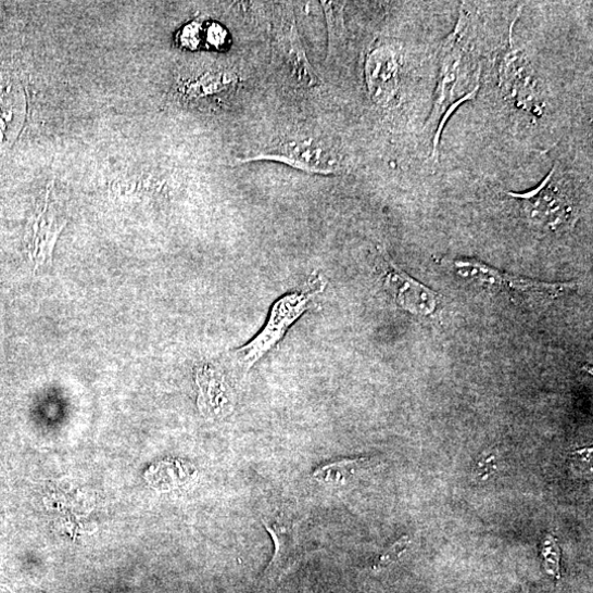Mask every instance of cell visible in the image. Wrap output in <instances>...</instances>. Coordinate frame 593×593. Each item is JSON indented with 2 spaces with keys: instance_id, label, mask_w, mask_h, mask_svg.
I'll return each instance as SVG.
<instances>
[{
  "instance_id": "5bb4252c",
  "label": "cell",
  "mask_w": 593,
  "mask_h": 593,
  "mask_svg": "<svg viewBox=\"0 0 593 593\" xmlns=\"http://www.w3.org/2000/svg\"><path fill=\"white\" fill-rule=\"evenodd\" d=\"M366 458L343 459L318 467L314 477L326 483H343L364 467Z\"/></svg>"
},
{
  "instance_id": "8992f818",
  "label": "cell",
  "mask_w": 593,
  "mask_h": 593,
  "mask_svg": "<svg viewBox=\"0 0 593 593\" xmlns=\"http://www.w3.org/2000/svg\"><path fill=\"white\" fill-rule=\"evenodd\" d=\"M379 269L395 305L417 316H430L437 311L439 294L405 273L386 254Z\"/></svg>"
},
{
  "instance_id": "9a60e30c",
  "label": "cell",
  "mask_w": 593,
  "mask_h": 593,
  "mask_svg": "<svg viewBox=\"0 0 593 593\" xmlns=\"http://www.w3.org/2000/svg\"><path fill=\"white\" fill-rule=\"evenodd\" d=\"M329 29V58L336 54L344 39L343 4L324 2Z\"/></svg>"
},
{
  "instance_id": "52a82bcc",
  "label": "cell",
  "mask_w": 593,
  "mask_h": 593,
  "mask_svg": "<svg viewBox=\"0 0 593 593\" xmlns=\"http://www.w3.org/2000/svg\"><path fill=\"white\" fill-rule=\"evenodd\" d=\"M400 70L399 54L391 47H378L368 55L366 81L375 103L386 105L394 97L399 88Z\"/></svg>"
},
{
  "instance_id": "30bf717a",
  "label": "cell",
  "mask_w": 593,
  "mask_h": 593,
  "mask_svg": "<svg viewBox=\"0 0 593 593\" xmlns=\"http://www.w3.org/2000/svg\"><path fill=\"white\" fill-rule=\"evenodd\" d=\"M66 225L58 203L52 198V185L48 186L42 207L38 210L30 227V248L38 262L50 261L58 238Z\"/></svg>"
},
{
  "instance_id": "ba28073f",
  "label": "cell",
  "mask_w": 593,
  "mask_h": 593,
  "mask_svg": "<svg viewBox=\"0 0 593 593\" xmlns=\"http://www.w3.org/2000/svg\"><path fill=\"white\" fill-rule=\"evenodd\" d=\"M237 84V75L228 70L203 67L180 75L176 91L181 101L192 103L218 96Z\"/></svg>"
},
{
  "instance_id": "6da1fadb",
  "label": "cell",
  "mask_w": 593,
  "mask_h": 593,
  "mask_svg": "<svg viewBox=\"0 0 593 593\" xmlns=\"http://www.w3.org/2000/svg\"><path fill=\"white\" fill-rule=\"evenodd\" d=\"M472 38L471 20L460 10L455 29L441 47L434 105L426 124L436 161L449 119L464 103L474 101L480 89L481 66Z\"/></svg>"
},
{
  "instance_id": "4fadbf2b",
  "label": "cell",
  "mask_w": 593,
  "mask_h": 593,
  "mask_svg": "<svg viewBox=\"0 0 593 593\" xmlns=\"http://www.w3.org/2000/svg\"><path fill=\"white\" fill-rule=\"evenodd\" d=\"M200 386V407L209 416L226 415L231 409L229 387L216 369L207 367L197 376Z\"/></svg>"
},
{
  "instance_id": "2e32d148",
  "label": "cell",
  "mask_w": 593,
  "mask_h": 593,
  "mask_svg": "<svg viewBox=\"0 0 593 593\" xmlns=\"http://www.w3.org/2000/svg\"><path fill=\"white\" fill-rule=\"evenodd\" d=\"M411 544L408 537H404L398 542L393 543L388 550L379 555L373 564V570L379 571L392 563L398 562L401 556L407 551Z\"/></svg>"
},
{
  "instance_id": "7c38bea8",
  "label": "cell",
  "mask_w": 593,
  "mask_h": 593,
  "mask_svg": "<svg viewBox=\"0 0 593 593\" xmlns=\"http://www.w3.org/2000/svg\"><path fill=\"white\" fill-rule=\"evenodd\" d=\"M280 36L281 48L296 79L307 87L318 84V76L307 59L294 18L285 23Z\"/></svg>"
},
{
  "instance_id": "8fae6325",
  "label": "cell",
  "mask_w": 593,
  "mask_h": 593,
  "mask_svg": "<svg viewBox=\"0 0 593 593\" xmlns=\"http://www.w3.org/2000/svg\"><path fill=\"white\" fill-rule=\"evenodd\" d=\"M264 527L274 542V555L266 568L269 579H275L290 569L302 557L299 537L291 527L263 520Z\"/></svg>"
},
{
  "instance_id": "3957f363",
  "label": "cell",
  "mask_w": 593,
  "mask_h": 593,
  "mask_svg": "<svg viewBox=\"0 0 593 593\" xmlns=\"http://www.w3.org/2000/svg\"><path fill=\"white\" fill-rule=\"evenodd\" d=\"M459 276L472 280L491 291L506 292L512 299L532 304H544L552 302L575 289L576 285L547 283L526 277L514 276L488 266L475 258H462L454 262Z\"/></svg>"
},
{
  "instance_id": "9c48e42d",
  "label": "cell",
  "mask_w": 593,
  "mask_h": 593,
  "mask_svg": "<svg viewBox=\"0 0 593 593\" xmlns=\"http://www.w3.org/2000/svg\"><path fill=\"white\" fill-rule=\"evenodd\" d=\"M256 160L279 161L312 173L333 174L342 169L339 160L328 149L313 141L286 144L276 154H263L242 162Z\"/></svg>"
},
{
  "instance_id": "7a4b0ae2",
  "label": "cell",
  "mask_w": 593,
  "mask_h": 593,
  "mask_svg": "<svg viewBox=\"0 0 593 593\" xmlns=\"http://www.w3.org/2000/svg\"><path fill=\"white\" fill-rule=\"evenodd\" d=\"M325 290L321 282H315L311 289L292 292L278 300L268 316L264 329L247 345L234 351L231 357L235 367L245 375L260 359L270 352L285 337L289 328L311 307L316 295Z\"/></svg>"
},
{
  "instance_id": "5b68a950",
  "label": "cell",
  "mask_w": 593,
  "mask_h": 593,
  "mask_svg": "<svg viewBox=\"0 0 593 593\" xmlns=\"http://www.w3.org/2000/svg\"><path fill=\"white\" fill-rule=\"evenodd\" d=\"M500 73L501 88L507 101L521 111L541 116L544 102L535 71L527 55L514 46L513 38Z\"/></svg>"
},
{
  "instance_id": "277c9868",
  "label": "cell",
  "mask_w": 593,
  "mask_h": 593,
  "mask_svg": "<svg viewBox=\"0 0 593 593\" xmlns=\"http://www.w3.org/2000/svg\"><path fill=\"white\" fill-rule=\"evenodd\" d=\"M518 201L528 220L550 231L571 225L575 207L569 191L565 188L554 166L542 182L526 192H508Z\"/></svg>"
}]
</instances>
